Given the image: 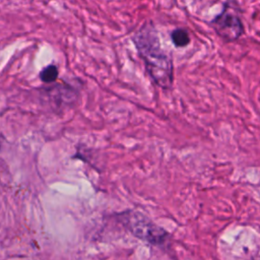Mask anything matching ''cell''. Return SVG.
Returning <instances> with one entry per match:
<instances>
[{
  "label": "cell",
  "mask_w": 260,
  "mask_h": 260,
  "mask_svg": "<svg viewBox=\"0 0 260 260\" xmlns=\"http://www.w3.org/2000/svg\"><path fill=\"white\" fill-rule=\"evenodd\" d=\"M171 39L175 47L184 48L188 46L191 42L190 35L185 28H176L171 32Z\"/></svg>",
  "instance_id": "cell-4"
},
{
  "label": "cell",
  "mask_w": 260,
  "mask_h": 260,
  "mask_svg": "<svg viewBox=\"0 0 260 260\" xmlns=\"http://www.w3.org/2000/svg\"><path fill=\"white\" fill-rule=\"evenodd\" d=\"M119 220L135 237L151 245H162L169 234L139 211L127 210L119 213Z\"/></svg>",
  "instance_id": "cell-2"
},
{
  "label": "cell",
  "mask_w": 260,
  "mask_h": 260,
  "mask_svg": "<svg viewBox=\"0 0 260 260\" xmlns=\"http://www.w3.org/2000/svg\"><path fill=\"white\" fill-rule=\"evenodd\" d=\"M211 26L225 42L237 41L244 34V24L239 12L229 3H225L222 11L211 20Z\"/></svg>",
  "instance_id": "cell-3"
},
{
  "label": "cell",
  "mask_w": 260,
  "mask_h": 260,
  "mask_svg": "<svg viewBox=\"0 0 260 260\" xmlns=\"http://www.w3.org/2000/svg\"><path fill=\"white\" fill-rule=\"evenodd\" d=\"M58 75H59L58 68L54 64H50V65L46 66L40 72V78L45 83L54 82L58 78Z\"/></svg>",
  "instance_id": "cell-5"
},
{
  "label": "cell",
  "mask_w": 260,
  "mask_h": 260,
  "mask_svg": "<svg viewBox=\"0 0 260 260\" xmlns=\"http://www.w3.org/2000/svg\"><path fill=\"white\" fill-rule=\"evenodd\" d=\"M132 42L153 83L162 89H170L174 83L173 58L161 46L152 22H144L133 35Z\"/></svg>",
  "instance_id": "cell-1"
}]
</instances>
